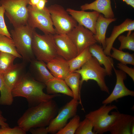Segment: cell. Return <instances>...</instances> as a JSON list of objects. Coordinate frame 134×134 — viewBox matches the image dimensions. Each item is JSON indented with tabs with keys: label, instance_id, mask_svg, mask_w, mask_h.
Here are the masks:
<instances>
[{
	"label": "cell",
	"instance_id": "obj_30",
	"mask_svg": "<svg viewBox=\"0 0 134 134\" xmlns=\"http://www.w3.org/2000/svg\"><path fill=\"white\" fill-rule=\"evenodd\" d=\"M80 122V118L76 115L73 117L69 122L61 129L57 132L56 134H74L78 128Z\"/></svg>",
	"mask_w": 134,
	"mask_h": 134
},
{
	"label": "cell",
	"instance_id": "obj_21",
	"mask_svg": "<svg viewBox=\"0 0 134 134\" xmlns=\"http://www.w3.org/2000/svg\"><path fill=\"white\" fill-rule=\"evenodd\" d=\"M27 63L23 61L21 63L14 64L9 70L2 75L5 82L11 90L26 73Z\"/></svg>",
	"mask_w": 134,
	"mask_h": 134
},
{
	"label": "cell",
	"instance_id": "obj_4",
	"mask_svg": "<svg viewBox=\"0 0 134 134\" xmlns=\"http://www.w3.org/2000/svg\"><path fill=\"white\" fill-rule=\"evenodd\" d=\"M74 72L79 73L81 77L80 87L84 81L87 82L90 80L96 81L100 90L108 94L109 90L105 80L107 75L106 70L99 63L97 60L92 56L79 69Z\"/></svg>",
	"mask_w": 134,
	"mask_h": 134
},
{
	"label": "cell",
	"instance_id": "obj_23",
	"mask_svg": "<svg viewBox=\"0 0 134 134\" xmlns=\"http://www.w3.org/2000/svg\"><path fill=\"white\" fill-rule=\"evenodd\" d=\"M48 94H64L73 98V93L65 80L54 77L45 83Z\"/></svg>",
	"mask_w": 134,
	"mask_h": 134
},
{
	"label": "cell",
	"instance_id": "obj_2",
	"mask_svg": "<svg viewBox=\"0 0 134 134\" xmlns=\"http://www.w3.org/2000/svg\"><path fill=\"white\" fill-rule=\"evenodd\" d=\"M58 110L53 99L29 107L18 119V126L26 132L32 128L45 127L55 117Z\"/></svg>",
	"mask_w": 134,
	"mask_h": 134
},
{
	"label": "cell",
	"instance_id": "obj_8",
	"mask_svg": "<svg viewBox=\"0 0 134 134\" xmlns=\"http://www.w3.org/2000/svg\"><path fill=\"white\" fill-rule=\"evenodd\" d=\"M28 8L27 24L33 28H38L44 34H56L47 7L45 6L43 9L39 10L29 5Z\"/></svg>",
	"mask_w": 134,
	"mask_h": 134
},
{
	"label": "cell",
	"instance_id": "obj_14",
	"mask_svg": "<svg viewBox=\"0 0 134 134\" xmlns=\"http://www.w3.org/2000/svg\"><path fill=\"white\" fill-rule=\"evenodd\" d=\"M66 10L78 24L88 29L94 34H95V25L100 13L95 11L87 12L77 10L70 8H67Z\"/></svg>",
	"mask_w": 134,
	"mask_h": 134
},
{
	"label": "cell",
	"instance_id": "obj_20",
	"mask_svg": "<svg viewBox=\"0 0 134 134\" xmlns=\"http://www.w3.org/2000/svg\"><path fill=\"white\" fill-rule=\"evenodd\" d=\"M80 8L82 10H93L100 13H101L107 18H114L111 0H96L91 3L82 5Z\"/></svg>",
	"mask_w": 134,
	"mask_h": 134
},
{
	"label": "cell",
	"instance_id": "obj_10",
	"mask_svg": "<svg viewBox=\"0 0 134 134\" xmlns=\"http://www.w3.org/2000/svg\"><path fill=\"white\" fill-rule=\"evenodd\" d=\"M79 101L73 99L62 107L47 127L48 133L56 134L67 123L68 120L76 115Z\"/></svg>",
	"mask_w": 134,
	"mask_h": 134
},
{
	"label": "cell",
	"instance_id": "obj_9",
	"mask_svg": "<svg viewBox=\"0 0 134 134\" xmlns=\"http://www.w3.org/2000/svg\"><path fill=\"white\" fill-rule=\"evenodd\" d=\"M56 34H67L78 24L62 6L55 4L47 7Z\"/></svg>",
	"mask_w": 134,
	"mask_h": 134
},
{
	"label": "cell",
	"instance_id": "obj_28",
	"mask_svg": "<svg viewBox=\"0 0 134 134\" xmlns=\"http://www.w3.org/2000/svg\"><path fill=\"white\" fill-rule=\"evenodd\" d=\"M16 58L11 54L0 51V75H3L12 67Z\"/></svg>",
	"mask_w": 134,
	"mask_h": 134
},
{
	"label": "cell",
	"instance_id": "obj_1",
	"mask_svg": "<svg viewBox=\"0 0 134 134\" xmlns=\"http://www.w3.org/2000/svg\"><path fill=\"white\" fill-rule=\"evenodd\" d=\"M45 88V84L35 80L29 72L25 73L12 89V94L13 98H25L29 107L60 96L58 94L50 95L45 93L43 90Z\"/></svg>",
	"mask_w": 134,
	"mask_h": 134
},
{
	"label": "cell",
	"instance_id": "obj_16",
	"mask_svg": "<svg viewBox=\"0 0 134 134\" xmlns=\"http://www.w3.org/2000/svg\"><path fill=\"white\" fill-rule=\"evenodd\" d=\"M134 30V21L129 18L126 19L120 25L115 26L110 36L106 38V46L103 49L104 53L107 56H110L113 43L117 37L126 31L128 32L127 35H129Z\"/></svg>",
	"mask_w": 134,
	"mask_h": 134
},
{
	"label": "cell",
	"instance_id": "obj_27",
	"mask_svg": "<svg viewBox=\"0 0 134 134\" xmlns=\"http://www.w3.org/2000/svg\"><path fill=\"white\" fill-rule=\"evenodd\" d=\"M0 51L11 54L17 58H22L17 52L12 38L1 34H0Z\"/></svg>",
	"mask_w": 134,
	"mask_h": 134
},
{
	"label": "cell",
	"instance_id": "obj_29",
	"mask_svg": "<svg viewBox=\"0 0 134 134\" xmlns=\"http://www.w3.org/2000/svg\"><path fill=\"white\" fill-rule=\"evenodd\" d=\"M113 52L110 56L123 64L134 65V55L128 52H124L122 50L117 49L113 47L112 49Z\"/></svg>",
	"mask_w": 134,
	"mask_h": 134
},
{
	"label": "cell",
	"instance_id": "obj_22",
	"mask_svg": "<svg viewBox=\"0 0 134 134\" xmlns=\"http://www.w3.org/2000/svg\"><path fill=\"white\" fill-rule=\"evenodd\" d=\"M116 20L115 18H105L100 13L97 19L95 26L96 33L94 36L97 42L102 45L103 49L106 46V34L107 28L110 23Z\"/></svg>",
	"mask_w": 134,
	"mask_h": 134
},
{
	"label": "cell",
	"instance_id": "obj_7",
	"mask_svg": "<svg viewBox=\"0 0 134 134\" xmlns=\"http://www.w3.org/2000/svg\"><path fill=\"white\" fill-rule=\"evenodd\" d=\"M30 0H0L5 14L14 28L27 24Z\"/></svg>",
	"mask_w": 134,
	"mask_h": 134
},
{
	"label": "cell",
	"instance_id": "obj_25",
	"mask_svg": "<svg viewBox=\"0 0 134 134\" xmlns=\"http://www.w3.org/2000/svg\"><path fill=\"white\" fill-rule=\"evenodd\" d=\"M92 56L89 50V47L84 49L75 57L68 61L70 73L79 69Z\"/></svg>",
	"mask_w": 134,
	"mask_h": 134
},
{
	"label": "cell",
	"instance_id": "obj_3",
	"mask_svg": "<svg viewBox=\"0 0 134 134\" xmlns=\"http://www.w3.org/2000/svg\"><path fill=\"white\" fill-rule=\"evenodd\" d=\"M35 29L27 24L14 28L10 32L18 53L22 56L23 61L30 63L35 58L33 52L32 43Z\"/></svg>",
	"mask_w": 134,
	"mask_h": 134
},
{
	"label": "cell",
	"instance_id": "obj_41",
	"mask_svg": "<svg viewBox=\"0 0 134 134\" xmlns=\"http://www.w3.org/2000/svg\"><path fill=\"white\" fill-rule=\"evenodd\" d=\"M131 134H134V122L132 124L131 128Z\"/></svg>",
	"mask_w": 134,
	"mask_h": 134
},
{
	"label": "cell",
	"instance_id": "obj_11",
	"mask_svg": "<svg viewBox=\"0 0 134 134\" xmlns=\"http://www.w3.org/2000/svg\"><path fill=\"white\" fill-rule=\"evenodd\" d=\"M94 35L90 30L78 24L67 34L75 46L78 55L97 42Z\"/></svg>",
	"mask_w": 134,
	"mask_h": 134
},
{
	"label": "cell",
	"instance_id": "obj_38",
	"mask_svg": "<svg viewBox=\"0 0 134 134\" xmlns=\"http://www.w3.org/2000/svg\"><path fill=\"white\" fill-rule=\"evenodd\" d=\"M47 2V0H39L38 4L36 6L34 7L39 10L43 9L45 7V4Z\"/></svg>",
	"mask_w": 134,
	"mask_h": 134
},
{
	"label": "cell",
	"instance_id": "obj_17",
	"mask_svg": "<svg viewBox=\"0 0 134 134\" xmlns=\"http://www.w3.org/2000/svg\"><path fill=\"white\" fill-rule=\"evenodd\" d=\"M30 63L29 73L37 81L45 84L54 77L47 69L46 65L44 61L35 58Z\"/></svg>",
	"mask_w": 134,
	"mask_h": 134
},
{
	"label": "cell",
	"instance_id": "obj_6",
	"mask_svg": "<svg viewBox=\"0 0 134 134\" xmlns=\"http://www.w3.org/2000/svg\"><path fill=\"white\" fill-rule=\"evenodd\" d=\"M103 105L98 109L90 112L85 117L89 119L93 126V131L96 134H102L109 131L110 126L116 116V111L109 112L117 109L115 105Z\"/></svg>",
	"mask_w": 134,
	"mask_h": 134
},
{
	"label": "cell",
	"instance_id": "obj_39",
	"mask_svg": "<svg viewBox=\"0 0 134 134\" xmlns=\"http://www.w3.org/2000/svg\"><path fill=\"white\" fill-rule=\"evenodd\" d=\"M39 0H30L29 4L33 6H36Z\"/></svg>",
	"mask_w": 134,
	"mask_h": 134
},
{
	"label": "cell",
	"instance_id": "obj_36",
	"mask_svg": "<svg viewBox=\"0 0 134 134\" xmlns=\"http://www.w3.org/2000/svg\"><path fill=\"white\" fill-rule=\"evenodd\" d=\"M29 131L32 134H47L48 133L47 127H45L32 128Z\"/></svg>",
	"mask_w": 134,
	"mask_h": 134
},
{
	"label": "cell",
	"instance_id": "obj_13",
	"mask_svg": "<svg viewBox=\"0 0 134 134\" xmlns=\"http://www.w3.org/2000/svg\"><path fill=\"white\" fill-rule=\"evenodd\" d=\"M53 36L58 56L68 61L78 55L75 46L67 34H56Z\"/></svg>",
	"mask_w": 134,
	"mask_h": 134
},
{
	"label": "cell",
	"instance_id": "obj_33",
	"mask_svg": "<svg viewBox=\"0 0 134 134\" xmlns=\"http://www.w3.org/2000/svg\"><path fill=\"white\" fill-rule=\"evenodd\" d=\"M5 13L4 8L0 4V34L11 38L5 22L4 19Z\"/></svg>",
	"mask_w": 134,
	"mask_h": 134
},
{
	"label": "cell",
	"instance_id": "obj_35",
	"mask_svg": "<svg viewBox=\"0 0 134 134\" xmlns=\"http://www.w3.org/2000/svg\"><path fill=\"white\" fill-rule=\"evenodd\" d=\"M117 67L120 70L127 74L131 77L133 81H134V68L130 67L126 65L120 63L117 64Z\"/></svg>",
	"mask_w": 134,
	"mask_h": 134
},
{
	"label": "cell",
	"instance_id": "obj_32",
	"mask_svg": "<svg viewBox=\"0 0 134 134\" xmlns=\"http://www.w3.org/2000/svg\"><path fill=\"white\" fill-rule=\"evenodd\" d=\"M93 126L91 121L85 117L80 121L75 134H96L93 131Z\"/></svg>",
	"mask_w": 134,
	"mask_h": 134
},
{
	"label": "cell",
	"instance_id": "obj_18",
	"mask_svg": "<svg viewBox=\"0 0 134 134\" xmlns=\"http://www.w3.org/2000/svg\"><path fill=\"white\" fill-rule=\"evenodd\" d=\"M47 68L54 77L64 80L70 73L68 61L58 56L47 63Z\"/></svg>",
	"mask_w": 134,
	"mask_h": 134
},
{
	"label": "cell",
	"instance_id": "obj_19",
	"mask_svg": "<svg viewBox=\"0 0 134 134\" xmlns=\"http://www.w3.org/2000/svg\"><path fill=\"white\" fill-rule=\"evenodd\" d=\"M103 49L102 47L96 43L89 47V50L92 56L97 60L101 66H104L107 75L110 76L114 67L113 60L112 58L104 53Z\"/></svg>",
	"mask_w": 134,
	"mask_h": 134
},
{
	"label": "cell",
	"instance_id": "obj_40",
	"mask_svg": "<svg viewBox=\"0 0 134 134\" xmlns=\"http://www.w3.org/2000/svg\"><path fill=\"white\" fill-rule=\"evenodd\" d=\"M125 2L128 5L131 6L132 7L134 8V0H122Z\"/></svg>",
	"mask_w": 134,
	"mask_h": 134
},
{
	"label": "cell",
	"instance_id": "obj_5",
	"mask_svg": "<svg viewBox=\"0 0 134 134\" xmlns=\"http://www.w3.org/2000/svg\"><path fill=\"white\" fill-rule=\"evenodd\" d=\"M53 34L41 35L35 31L34 34L32 49L37 59L47 63L58 56Z\"/></svg>",
	"mask_w": 134,
	"mask_h": 134
},
{
	"label": "cell",
	"instance_id": "obj_12",
	"mask_svg": "<svg viewBox=\"0 0 134 134\" xmlns=\"http://www.w3.org/2000/svg\"><path fill=\"white\" fill-rule=\"evenodd\" d=\"M116 76V82L112 93L102 102L103 104H108L124 97L134 96V92L130 90L125 86L124 80L127 78L126 73L120 70L113 68Z\"/></svg>",
	"mask_w": 134,
	"mask_h": 134
},
{
	"label": "cell",
	"instance_id": "obj_37",
	"mask_svg": "<svg viewBox=\"0 0 134 134\" xmlns=\"http://www.w3.org/2000/svg\"><path fill=\"white\" fill-rule=\"evenodd\" d=\"M6 119L2 115V112L0 110V127H9V125L6 122Z\"/></svg>",
	"mask_w": 134,
	"mask_h": 134
},
{
	"label": "cell",
	"instance_id": "obj_34",
	"mask_svg": "<svg viewBox=\"0 0 134 134\" xmlns=\"http://www.w3.org/2000/svg\"><path fill=\"white\" fill-rule=\"evenodd\" d=\"M26 132L18 126L13 128L9 126L0 127V134H25Z\"/></svg>",
	"mask_w": 134,
	"mask_h": 134
},
{
	"label": "cell",
	"instance_id": "obj_24",
	"mask_svg": "<svg viewBox=\"0 0 134 134\" xmlns=\"http://www.w3.org/2000/svg\"><path fill=\"white\" fill-rule=\"evenodd\" d=\"M80 77L79 73L74 72L69 74L64 80L73 93V98L79 101L82 105L80 96Z\"/></svg>",
	"mask_w": 134,
	"mask_h": 134
},
{
	"label": "cell",
	"instance_id": "obj_15",
	"mask_svg": "<svg viewBox=\"0 0 134 134\" xmlns=\"http://www.w3.org/2000/svg\"><path fill=\"white\" fill-rule=\"evenodd\" d=\"M134 116L116 111V116L109 131L111 134H131V128Z\"/></svg>",
	"mask_w": 134,
	"mask_h": 134
},
{
	"label": "cell",
	"instance_id": "obj_26",
	"mask_svg": "<svg viewBox=\"0 0 134 134\" xmlns=\"http://www.w3.org/2000/svg\"><path fill=\"white\" fill-rule=\"evenodd\" d=\"M0 105H10L13 103V97L11 90L5 82L2 75H0Z\"/></svg>",
	"mask_w": 134,
	"mask_h": 134
},
{
	"label": "cell",
	"instance_id": "obj_31",
	"mask_svg": "<svg viewBox=\"0 0 134 134\" xmlns=\"http://www.w3.org/2000/svg\"><path fill=\"white\" fill-rule=\"evenodd\" d=\"M118 40L120 42L119 49L123 50L128 49L134 51V33L126 36L124 35H119Z\"/></svg>",
	"mask_w": 134,
	"mask_h": 134
}]
</instances>
